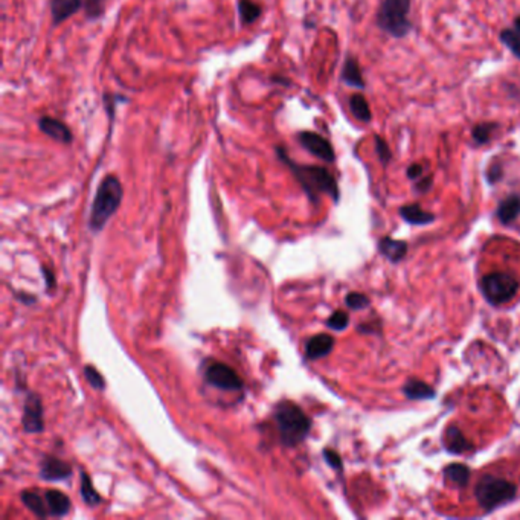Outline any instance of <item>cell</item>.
Returning a JSON list of instances; mask_svg holds the SVG:
<instances>
[{"mask_svg":"<svg viewBox=\"0 0 520 520\" xmlns=\"http://www.w3.org/2000/svg\"><path fill=\"white\" fill-rule=\"evenodd\" d=\"M276 155L278 159L288 167V169L295 176L297 183L302 186L304 192L307 194V197L310 199L311 203H318L322 194L330 195L332 200L339 202L340 192L337 182L335 176H332L327 168L318 165L296 164L295 160L288 157L284 147H276Z\"/></svg>","mask_w":520,"mask_h":520,"instance_id":"obj_1","label":"cell"},{"mask_svg":"<svg viewBox=\"0 0 520 520\" xmlns=\"http://www.w3.org/2000/svg\"><path fill=\"white\" fill-rule=\"evenodd\" d=\"M274 420L281 442L286 447H296L309 437L311 420L302 409L290 400H281L274 409Z\"/></svg>","mask_w":520,"mask_h":520,"instance_id":"obj_2","label":"cell"},{"mask_svg":"<svg viewBox=\"0 0 520 520\" xmlns=\"http://www.w3.org/2000/svg\"><path fill=\"white\" fill-rule=\"evenodd\" d=\"M122 197V183L116 176L108 174L102 178L95 199H93L89 217V229L93 234H98L106 227L108 220L115 216V212L121 206Z\"/></svg>","mask_w":520,"mask_h":520,"instance_id":"obj_3","label":"cell"},{"mask_svg":"<svg viewBox=\"0 0 520 520\" xmlns=\"http://www.w3.org/2000/svg\"><path fill=\"white\" fill-rule=\"evenodd\" d=\"M411 0H383L377 13V24L394 38L406 37L412 29L409 20Z\"/></svg>","mask_w":520,"mask_h":520,"instance_id":"obj_4","label":"cell"},{"mask_svg":"<svg viewBox=\"0 0 520 520\" xmlns=\"http://www.w3.org/2000/svg\"><path fill=\"white\" fill-rule=\"evenodd\" d=\"M516 493L517 489L514 484L490 475L484 476L475 489V496L485 511H491L513 500Z\"/></svg>","mask_w":520,"mask_h":520,"instance_id":"obj_5","label":"cell"},{"mask_svg":"<svg viewBox=\"0 0 520 520\" xmlns=\"http://www.w3.org/2000/svg\"><path fill=\"white\" fill-rule=\"evenodd\" d=\"M481 287L485 300L493 305H502L516 296L519 283L511 275L496 272V274H489L487 276H484Z\"/></svg>","mask_w":520,"mask_h":520,"instance_id":"obj_6","label":"cell"},{"mask_svg":"<svg viewBox=\"0 0 520 520\" xmlns=\"http://www.w3.org/2000/svg\"><path fill=\"white\" fill-rule=\"evenodd\" d=\"M203 379L208 385L221 391H241L244 386L241 377L231 366L221 362H209L204 365Z\"/></svg>","mask_w":520,"mask_h":520,"instance_id":"obj_7","label":"cell"},{"mask_svg":"<svg viewBox=\"0 0 520 520\" xmlns=\"http://www.w3.org/2000/svg\"><path fill=\"white\" fill-rule=\"evenodd\" d=\"M296 139L301 143V147L305 148L314 157L327 162V164H332V162L336 160V153H335V148H332L331 142L327 138L321 136L319 133L309 132V130L300 132L296 134Z\"/></svg>","mask_w":520,"mask_h":520,"instance_id":"obj_8","label":"cell"},{"mask_svg":"<svg viewBox=\"0 0 520 520\" xmlns=\"http://www.w3.org/2000/svg\"><path fill=\"white\" fill-rule=\"evenodd\" d=\"M45 412H43V403L41 398L29 392L24 398L23 405V415H22V424L23 429L27 433H41L45 430Z\"/></svg>","mask_w":520,"mask_h":520,"instance_id":"obj_9","label":"cell"},{"mask_svg":"<svg viewBox=\"0 0 520 520\" xmlns=\"http://www.w3.org/2000/svg\"><path fill=\"white\" fill-rule=\"evenodd\" d=\"M72 476V465L57 456H45L40 463V477L46 482H57L69 479Z\"/></svg>","mask_w":520,"mask_h":520,"instance_id":"obj_10","label":"cell"},{"mask_svg":"<svg viewBox=\"0 0 520 520\" xmlns=\"http://www.w3.org/2000/svg\"><path fill=\"white\" fill-rule=\"evenodd\" d=\"M37 124H38L40 132L46 134L48 138L54 139L57 142L66 143V145L72 143L73 141L72 130L63 121H59V119L52 118V116H41Z\"/></svg>","mask_w":520,"mask_h":520,"instance_id":"obj_11","label":"cell"},{"mask_svg":"<svg viewBox=\"0 0 520 520\" xmlns=\"http://www.w3.org/2000/svg\"><path fill=\"white\" fill-rule=\"evenodd\" d=\"M84 6L83 0H50L49 8H50V17H52V24L58 27L67 19H71L72 15L78 13Z\"/></svg>","mask_w":520,"mask_h":520,"instance_id":"obj_12","label":"cell"},{"mask_svg":"<svg viewBox=\"0 0 520 520\" xmlns=\"http://www.w3.org/2000/svg\"><path fill=\"white\" fill-rule=\"evenodd\" d=\"M332 348H335V339L322 332V335H316L307 340L305 357L309 360H319L327 357Z\"/></svg>","mask_w":520,"mask_h":520,"instance_id":"obj_13","label":"cell"},{"mask_svg":"<svg viewBox=\"0 0 520 520\" xmlns=\"http://www.w3.org/2000/svg\"><path fill=\"white\" fill-rule=\"evenodd\" d=\"M45 498L50 517H64L66 514H69L72 502L64 493L58 490H46Z\"/></svg>","mask_w":520,"mask_h":520,"instance_id":"obj_14","label":"cell"},{"mask_svg":"<svg viewBox=\"0 0 520 520\" xmlns=\"http://www.w3.org/2000/svg\"><path fill=\"white\" fill-rule=\"evenodd\" d=\"M20 499L23 505L27 507L32 514H36L40 519L49 517L48 504L45 498V491L38 490H24L20 493Z\"/></svg>","mask_w":520,"mask_h":520,"instance_id":"obj_15","label":"cell"},{"mask_svg":"<svg viewBox=\"0 0 520 520\" xmlns=\"http://www.w3.org/2000/svg\"><path fill=\"white\" fill-rule=\"evenodd\" d=\"M342 81L349 87L360 90L365 89V80L360 71V64L357 62V58L353 55H348L345 59L342 69Z\"/></svg>","mask_w":520,"mask_h":520,"instance_id":"obj_16","label":"cell"},{"mask_svg":"<svg viewBox=\"0 0 520 520\" xmlns=\"http://www.w3.org/2000/svg\"><path fill=\"white\" fill-rule=\"evenodd\" d=\"M444 446L447 451L450 454H464V451H468L472 449L470 441H468L463 432L459 430L456 426H449L444 432Z\"/></svg>","mask_w":520,"mask_h":520,"instance_id":"obj_17","label":"cell"},{"mask_svg":"<svg viewBox=\"0 0 520 520\" xmlns=\"http://www.w3.org/2000/svg\"><path fill=\"white\" fill-rule=\"evenodd\" d=\"M496 216L502 225H511L520 216V197L516 194L508 195L500 202Z\"/></svg>","mask_w":520,"mask_h":520,"instance_id":"obj_18","label":"cell"},{"mask_svg":"<svg viewBox=\"0 0 520 520\" xmlns=\"http://www.w3.org/2000/svg\"><path fill=\"white\" fill-rule=\"evenodd\" d=\"M400 216L411 225H429L435 220V216L430 212H426L421 209L420 204H406V206L400 208Z\"/></svg>","mask_w":520,"mask_h":520,"instance_id":"obj_19","label":"cell"},{"mask_svg":"<svg viewBox=\"0 0 520 520\" xmlns=\"http://www.w3.org/2000/svg\"><path fill=\"white\" fill-rule=\"evenodd\" d=\"M379 247H380V252L392 262L402 261L405 258L406 252H407V243L406 241L392 240V238H389V237L383 238Z\"/></svg>","mask_w":520,"mask_h":520,"instance_id":"obj_20","label":"cell"},{"mask_svg":"<svg viewBox=\"0 0 520 520\" xmlns=\"http://www.w3.org/2000/svg\"><path fill=\"white\" fill-rule=\"evenodd\" d=\"M403 392L409 400H430L435 397V391L428 383L416 379H409L403 386Z\"/></svg>","mask_w":520,"mask_h":520,"instance_id":"obj_21","label":"cell"},{"mask_svg":"<svg viewBox=\"0 0 520 520\" xmlns=\"http://www.w3.org/2000/svg\"><path fill=\"white\" fill-rule=\"evenodd\" d=\"M349 110H351L353 116L363 124H370L372 121V112L368 104V101L360 93H356L349 98Z\"/></svg>","mask_w":520,"mask_h":520,"instance_id":"obj_22","label":"cell"},{"mask_svg":"<svg viewBox=\"0 0 520 520\" xmlns=\"http://www.w3.org/2000/svg\"><path fill=\"white\" fill-rule=\"evenodd\" d=\"M238 14H240L243 27H249V24L260 19L262 14V8L260 3L253 2V0H238Z\"/></svg>","mask_w":520,"mask_h":520,"instance_id":"obj_23","label":"cell"},{"mask_svg":"<svg viewBox=\"0 0 520 520\" xmlns=\"http://www.w3.org/2000/svg\"><path fill=\"white\" fill-rule=\"evenodd\" d=\"M80 482H81L80 484V493H81V499H83L84 504L90 507V508L98 507L101 504V496H99V493L95 489H93L90 476L86 472L80 473Z\"/></svg>","mask_w":520,"mask_h":520,"instance_id":"obj_24","label":"cell"},{"mask_svg":"<svg viewBox=\"0 0 520 520\" xmlns=\"http://www.w3.org/2000/svg\"><path fill=\"white\" fill-rule=\"evenodd\" d=\"M444 477L450 484H455L458 487H465L470 481V468L464 464H450L444 468Z\"/></svg>","mask_w":520,"mask_h":520,"instance_id":"obj_25","label":"cell"},{"mask_svg":"<svg viewBox=\"0 0 520 520\" xmlns=\"http://www.w3.org/2000/svg\"><path fill=\"white\" fill-rule=\"evenodd\" d=\"M498 124L496 122H481L475 125L472 129V139L477 145H484L489 143L493 138V133L498 130Z\"/></svg>","mask_w":520,"mask_h":520,"instance_id":"obj_26","label":"cell"},{"mask_svg":"<svg viewBox=\"0 0 520 520\" xmlns=\"http://www.w3.org/2000/svg\"><path fill=\"white\" fill-rule=\"evenodd\" d=\"M500 41L504 43L516 58L520 59V36L514 29H502Z\"/></svg>","mask_w":520,"mask_h":520,"instance_id":"obj_27","label":"cell"},{"mask_svg":"<svg viewBox=\"0 0 520 520\" xmlns=\"http://www.w3.org/2000/svg\"><path fill=\"white\" fill-rule=\"evenodd\" d=\"M86 17L89 20H97L106 13V6L108 0H83Z\"/></svg>","mask_w":520,"mask_h":520,"instance_id":"obj_28","label":"cell"},{"mask_svg":"<svg viewBox=\"0 0 520 520\" xmlns=\"http://www.w3.org/2000/svg\"><path fill=\"white\" fill-rule=\"evenodd\" d=\"M84 377H86L89 385L93 389L98 391H104L106 389V380L102 377V374L95 368L93 365H86L84 366Z\"/></svg>","mask_w":520,"mask_h":520,"instance_id":"obj_29","label":"cell"},{"mask_svg":"<svg viewBox=\"0 0 520 520\" xmlns=\"http://www.w3.org/2000/svg\"><path fill=\"white\" fill-rule=\"evenodd\" d=\"M374 145H376V153H377V156H379L381 164L388 165L391 159H392V153H391L388 142L383 139L381 136L377 134V136H374Z\"/></svg>","mask_w":520,"mask_h":520,"instance_id":"obj_30","label":"cell"},{"mask_svg":"<svg viewBox=\"0 0 520 520\" xmlns=\"http://www.w3.org/2000/svg\"><path fill=\"white\" fill-rule=\"evenodd\" d=\"M349 323V316L345 313V311H335L331 314V316L328 318L327 321V327L331 328V330H336V331H342L348 327Z\"/></svg>","mask_w":520,"mask_h":520,"instance_id":"obj_31","label":"cell"},{"mask_svg":"<svg viewBox=\"0 0 520 520\" xmlns=\"http://www.w3.org/2000/svg\"><path fill=\"white\" fill-rule=\"evenodd\" d=\"M345 304L351 310H362V309H366V307L370 305V300H368V296H365L363 293L353 292V293L346 295Z\"/></svg>","mask_w":520,"mask_h":520,"instance_id":"obj_32","label":"cell"},{"mask_svg":"<svg viewBox=\"0 0 520 520\" xmlns=\"http://www.w3.org/2000/svg\"><path fill=\"white\" fill-rule=\"evenodd\" d=\"M323 458H325V461L332 468H335V470H342V459H340L337 451L331 450V449H325L323 450Z\"/></svg>","mask_w":520,"mask_h":520,"instance_id":"obj_33","label":"cell"},{"mask_svg":"<svg viewBox=\"0 0 520 520\" xmlns=\"http://www.w3.org/2000/svg\"><path fill=\"white\" fill-rule=\"evenodd\" d=\"M502 177H504V168H502V164H500V162H493L491 167L489 168V173H487L489 182L496 183V182L500 181Z\"/></svg>","mask_w":520,"mask_h":520,"instance_id":"obj_34","label":"cell"},{"mask_svg":"<svg viewBox=\"0 0 520 520\" xmlns=\"http://www.w3.org/2000/svg\"><path fill=\"white\" fill-rule=\"evenodd\" d=\"M121 99H125V98L119 97V95H113V93H110V95H108V93H106V95H104V106H106L110 121H113V118H115V102L121 101Z\"/></svg>","mask_w":520,"mask_h":520,"instance_id":"obj_35","label":"cell"},{"mask_svg":"<svg viewBox=\"0 0 520 520\" xmlns=\"http://www.w3.org/2000/svg\"><path fill=\"white\" fill-rule=\"evenodd\" d=\"M41 274H43V279H45V284H46V290L49 292H52V290L57 287V279H55V275L54 272L50 267H46V266H41Z\"/></svg>","mask_w":520,"mask_h":520,"instance_id":"obj_36","label":"cell"},{"mask_svg":"<svg viewBox=\"0 0 520 520\" xmlns=\"http://www.w3.org/2000/svg\"><path fill=\"white\" fill-rule=\"evenodd\" d=\"M421 176H423V167L420 164H414L407 168V177L412 178V181H419Z\"/></svg>","mask_w":520,"mask_h":520,"instance_id":"obj_37","label":"cell"},{"mask_svg":"<svg viewBox=\"0 0 520 520\" xmlns=\"http://www.w3.org/2000/svg\"><path fill=\"white\" fill-rule=\"evenodd\" d=\"M15 296H17V300H19L22 304H27V305H31V304H34V302L37 301L36 296L28 295V293H17Z\"/></svg>","mask_w":520,"mask_h":520,"instance_id":"obj_38","label":"cell"},{"mask_svg":"<svg viewBox=\"0 0 520 520\" xmlns=\"http://www.w3.org/2000/svg\"><path fill=\"white\" fill-rule=\"evenodd\" d=\"M430 186H432V177L429 176V177L423 178V181L419 185H416V190L421 191V192H426V191L430 190Z\"/></svg>","mask_w":520,"mask_h":520,"instance_id":"obj_39","label":"cell"},{"mask_svg":"<svg viewBox=\"0 0 520 520\" xmlns=\"http://www.w3.org/2000/svg\"><path fill=\"white\" fill-rule=\"evenodd\" d=\"M514 31L520 36V15H517L514 19Z\"/></svg>","mask_w":520,"mask_h":520,"instance_id":"obj_40","label":"cell"}]
</instances>
